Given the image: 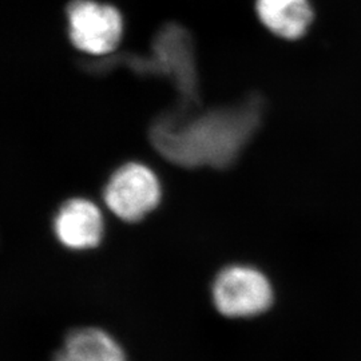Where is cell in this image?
<instances>
[{
    "label": "cell",
    "mask_w": 361,
    "mask_h": 361,
    "mask_svg": "<svg viewBox=\"0 0 361 361\" xmlns=\"http://www.w3.org/2000/svg\"><path fill=\"white\" fill-rule=\"evenodd\" d=\"M258 109L244 104L240 109H228L210 113L183 129L158 128L155 142L162 153L182 165L231 164L256 129Z\"/></svg>",
    "instance_id": "obj_1"
},
{
    "label": "cell",
    "mask_w": 361,
    "mask_h": 361,
    "mask_svg": "<svg viewBox=\"0 0 361 361\" xmlns=\"http://www.w3.org/2000/svg\"><path fill=\"white\" fill-rule=\"evenodd\" d=\"M213 302L231 319H247L265 313L273 304V289L261 271L234 265L219 273L213 283Z\"/></svg>",
    "instance_id": "obj_2"
},
{
    "label": "cell",
    "mask_w": 361,
    "mask_h": 361,
    "mask_svg": "<svg viewBox=\"0 0 361 361\" xmlns=\"http://www.w3.org/2000/svg\"><path fill=\"white\" fill-rule=\"evenodd\" d=\"M56 355L61 361H129L116 337L98 326L71 329Z\"/></svg>",
    "instance_id": "obj_6"
},
{
    "label": "cell",
    "mask_w": 361,
    "mask_h": 361,
    "mask_svg": "<svg viewBox=\"0 0 361 361\" xmlns=\"http://www.w3.org/2000/svg\"><path fill=\"white\" fill-rule=\"evenodd\" d=\"M104 201L116 217L128 222L141 221L161 201L159 180L147 166L128 164L110 178Z\"/></svg>",
    "instance_id": "obj_4"
},
{
    "label": "cell",
    "mask_w": 361,
    "mask_h": 361,
    "mask_svg": "<svg viewBox=\"0 0 361 361\" xmlns=\"http://www.w3.org/2000/svg\"><path fill=\"white\" fill-rule=\"evenodd\" d=\"M55 233L59 241L70 249L97 247L104 235L101 210L87 200H70L55 219Z\"/></svg>",
    "instance_id": "obj_5"
},
{
    "label": "cell",
    "mask_w": 361,
    "mask_h": 361,
    "mask_svg": "<svg viewBox=\"0 0 361 361\" xmlns=\"http://www.w3.org/2000/svg\"><path fill=\"white\" fill-rule=\"evenodd\" d=\"M256 10L271 34L288 40L305 35L313 20L310 0H257Z\"/></svg>",
    "instance_id": "obj_7"
},
{
    "label": "cell",
    "mask_w": 361,
    "mask_h": 361,
    "mask_svg": "<svg viewBox=\"0 0 361 361\" xmlns=\"http://www.w3.org/2000/svg\"><path fill=\"white\" fill-rule=\"evenodd\" d=\"M68 35L78 50L94 56L114 51L123 34L116 7L95 0H73L67 7Z\"/></svg>",
    "instance_id": "obj_3"
}]
</instances>
